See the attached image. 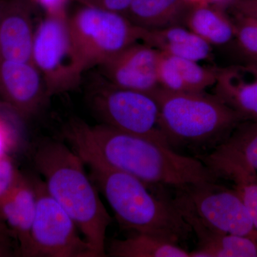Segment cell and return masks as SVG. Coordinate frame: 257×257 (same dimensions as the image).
<instances>
[{
	"label": "cell",
	"mask_w": 257,
	"mask_h": 257,
	"mask_svg": "<svg viewBox=\"0 0 257 257\" xmlns=\"http://www.w3.org/2000/svg\"><path fill=\"white\" fill-rule=\"evenodd\" d=\"M62 134L83 162H96L121 171L150 188H174L219 179L197 157L185 156L170 147L106 124L90 125L72 118Z\"/></svg>",
	"instance_id": "6da1fadb"
},
{
	"label": "cell",
	"mask_w": 257,
	"mask_h": 257,
	"mask_svg": "<svg viewBox=\"0 0 257 257\" xmlns=\"http://www.w3.org/2000/svg\"><path fill=\"white\" fill-rule=\"evenodd\" d=\"M32 159L47 192L73 219L96 257L106 256V230L113 219L81 157L62 142L45 139L34 147Z\"/></svg>",
	"instance_id": "7a4b0ae2"
},
{
	"label": "cell",
	"mask_w": 257,
	"mask_h": 257,
	"mask_svg": "<svg viewBox=\"0 0 257 257\" xmlns=\"http://www.w3.org/2000/svg\"><path fill=\"white\" fill-rule=\"evenodd\" d=\"M125 229L178 243L192 230L167 195L155 196L147 184L128 174L96 162H84Z\"/></svg>",
	"instance_id": "3957f363"
},
{
	"label": "cell",
	"mask_w": 257,
	"mask_h": 257,
	"mask_svg": "<svg viewBox=\"0 0 257 257\" xmlns=\"http://www.w3.org/2000/svg\"><path fill=\"white\" fill-rule=\"evenodd\" d=\"M153 94L160 106L161 130L174 150L187 148L197 152L196 155L207 153L243 121L216 96L162 87Z\"/></svg>",
	"instance_id": "277c9868"
},
{
	"label": "cell",
	"mask_w": 257,
	"mask_h": 257,
	"mask_svg": "<svg viewBox=\"0 0 257 257\" xmlns=\"http://www.w3.org/2000/svg\"><path fill=\"white\" fill-rule=\"evenodd\" d=\"M171 201L186 221L208 229L246 236L257 241V231L242 199L234 189L202 182L174 187Z\"/></svg>",
	"instance_id": "5b68a950"
},
{
	"label": "cell",
	"mask_w": 257,
	"mask_h": 257,
	"mask_svg": "<svg viewBox=\"0 0 257 257\" xmlns=\"http://www.w3.org/2000/svg\"><path fill=\"white\" fill-rule=\"evenodd\" d=\"M71 40L83 70L101 66L141 41L143 29L124 15L83 6L68 16Z\"/></svg>",
	"instance_id": "8992f818"
},
{
	"label": "cell",
	"mask_w": 257,
	"mask_h": 257,
	"mask_svg": "<svg viewBox=\"0 0 257 257\" xmlns=\"http://www.w3.org/2000/svg\"><path fill=\"white\" fill-rule=\"evenodd\" d=\"M101 124L170 147L160 126V106L153 94L102 83L89 96Z\"/></svg>",
	"instance_id": "52a82bcc"
},
{
	"label": "cell",
	"mask_w": 257,
	"mask_h": 257,
	"mask_svg": "<svg viewBox=\"0 0 257 257\" xmlns=\"http://www.w3.org/2000/svg\"><path fill=\"white\" fill-rule=\"evenodd\" d=\"M68 16H50L35 29L32 62L41 74L49 98L75 89L84 73L74 51Z\"/></svg>",
	"instance_id": "ba28073f"
},
{
	"label": "cell",
	"mask_w": 257,
	"mask_h": 257,
	"mask_svg": "<svg viewBox=\"0 0 257 257\" xmlns=\"http://www.w3.org/2000/svg\"><path fill=\"white\" fill-rule=\"evenodd\" d=\"M37 207L25 257H96L77 225L53 199L43 181L33 178Z\"/></svg>",
	"instance_id": "9c48e42d"
},
{
	"label": "cell",
	"mask_w": 257,
	"mask_h": 257,
	"mask_svg": "<svg viewBox=\"0 0 257 257\" xmlns=\"http://www.w3.org/2000/svg\"><path fill=\"white\" fill-rule=\"evenodd\" d=\"M41 74L32 62L0 58V104L17 117L28 119L48 99Z\"/></svg>",
	"instance_id": "30bf717a"
},
{
	"label": "cell",
	"mask_w": 257,
	"mask_h": 257,
	"mask_svg": "<svg viewBox=\"0 0 257 257\" xmlns=\"http://www.w3.org/2000/svg\"><path fill=\"white\" fill-rule=\"evenodd\" d=\"M160 51L138 42L99 66L106 82L116 87L153 94L160 88L157 78Z\"/></svg>",
	"instance_id": "8fae6325"
},
{
	"label": "cell",
	"mask_w": 257,
	"mask_h": 257,
	"mask_svg": "<svg viewBox=\"0 0 257 257\" xmlns=\"http://www.w3.org/2000/svg\"><path fill=\"white\" fill-rule=\"evenodd\" d=\"M32 0H3L0 17V58L32 62L35 29Z\"/></svg>",
	"instance_id": "7c38bea8"
},
{
	"label": "cell",
	"mask_w": 257,
	"mask_h": 257,
	"mask_svg": "<svg viewBox=\"0 0 257 257\" xmlns=\"http://www.w3.org/2000/svg\"><path fill=\"white\" fill-rule=\"evenodd\" d=\"M216 95L242 121H257V65H232L217 70Z\"/></svg>",
	"instance_id": "4fadbf2b"
},
{
	"label": "cell",
	"mask_w": 257,
	"mask_h": 257,
	"mask_svg": "<svg viewBox=\"0 0 257 257\" xmlns=\"http://www.w3.org/2000/svg\"><path fill=\"white\" fill-rule=\"evenodd\" d=\"M37 207V193L33 179L24 177L10 194L0 199L3 221L14 234L20 256L28 247Z\"/></svg>",
	"instance_id": "5bb4252c"
},
{
	"label": "cell",
	"mask_w": 257,
	"mask_h": 257,
	"mask_svg": "<svg viewBox=\"0 0 257 257\" xmlns=\"http://www.w3.org/2000/svg\"><path fill=\"white\" fill-rule=\"evenodd\" d=\"M195 157L209 169L221 164L234 163L257 171V121H241L220 145Z\"/></svg>",
	"instance_id": "9a60e30c"
},
{
	"label": "cell",
	"mask_w": 257,
	"mask_h": 257,
	"mask_svg": "<svg viewBox=\"0 0 257 257\" xmlns=\"http://www.w3.org/2000/svg\"><path fill=\"white\" fill-rule=\"evenodd\" d=\"M141 41L167 55L198 62L207 60L211 55L209 44L181 25L143 30Z\"/></svg>",
	"instance_id": "2e32d148"
},
{
	"label": "cell",
	"mask_w": 257,
	"mask_h": 257,
	"mask_svg": "<svg viewBox=\"0 0 257 257\" xmlns=\"http://www.w3.org/2000/svg\"><path fill=\"white\" fill-rule=\"evenodd\" d=\"M192 4L187 0H133L125 16L138 28L159 30L184 24Z\"/></svg>",
	"instance_id": "e0dca14e"
},
{
	"label": "cell",
	"mask_w": 257,
	"mask_h": 257,
	"mask_svg": "<svg viewBox=\"0 0 257 257\" xmlns=\"http://www.w3.org/2000/svg\"><path fill=\"white\" fill-rule=\"evenodd\" d=\"M187 223L198 239L190 257H257V241L251 238L219 232L194 221Z\"/></svg>",
	"instance_id": "ac0fdd59"
},
{
	"label": "cell",
	"mask_w": 257,
	"mask_h": 257,
	"mask_svg": "<svg viewBox=\"0 0 257 257\" xmlns=\"http://www.w3.org/2000/svg\"><path fill=\"white\" fill-rule=\"evenodd\" d=\"M184 25L211 46L226 45L234 38L232 19L209 3H192Z\"/></svg>",
	"instance_id": "d6986e66"
},
{
	"label": "cell",
	"mask_w": 257,
	"mask_h": 257,
	"mask_svg": "<svg viewBox=\"0 0 257 257\" xmlns=\"http://www.w3.org/2000/svg\"><path fill=\"white\" fill-rule=\"evenodd\" d=\"M113 257H190L178 243L152 234L135 233L125 239H113L106 249Z\"/></svg>",
	"instance_id": "ffe728a7"
},
{
	"label": "cell",
	"mask_w": 257,
	"mask_h": 257,
	"mask_svg": "<svg viewBox=\"0 0 257 257\" xmlns=\"http://www.w3.org/2000/svg\"><path fill=\"white\" fill-rule=\"evenodd\" d=\"M211 170L218 177L233 181L234 189L242 199L257 231V171L248 166L226 163L216 166Z\"/></svg>",
	"instance_id": "44dd1931"
},
{
	"label": "cell",
	"mask_w": 257,
	"mask_h": 257,
	"mask_svg": "<svg viewBox=\"0 0 257 257\" xmlns=\"http://www.w3.org/2000/svg\"><path fill=\"white\" fill-rule=\"evenodd\" d=\"M173 58L178 66L187 92H202L206 88L215 84L217 70L203 67L195 61Z\"/></svg>",
	"instance_id": "7402d4cb"
},
{
	"label": "cell",
	"mask_w": 257,
	"mask_h": 257,
	"mask_svg": "<svg viewBox=\"0 0 257 257\" xmlns=\"http://www.w3.org/2000/svg\"><path fill=\"white\" fill-rule=\"evenodd\" d=\"M232 20L234 38L239 48L257 60V19L236 13Z\"/></svg>",
	"instance_id": "603a6c76"
},
{
	"label": "cell",
	"mask_w": 257,
	"mask_h": 257,
	"mask_svg": "<svg viewBox=\"0 0 257 257\" xmlns=\"http://www.w3.org/2000/svg\"><path fill=\"white\" fill-rule=\"evenodd\" d=\"M157 78L160 87L172 92H187L178 66L173 57L160 52Z\"/></svg>",
	"instance_id": "cb8c5ba5"
},
{
	"label": "cell",
	"mask_w": 257,
	"mask_h": 257,
	"mask_svg": "<svg viewBox=\"0 0 257 257\" xmlns=\"http://www.w3.org/2000/svg\"><path fill=\"white\" fill-rule=\"evenodd\" d=\"M24 177L15 167L11 156L0 158V199L10 194Z\"/></svg>",
	"instance_id": "d4e9b609"
},
{
	"label": "cell",
	"mask_w": 257,
	"mask_h": 257,
	"mask_svg": "<svg viewBox=\"0 0 257 257\" xmlns=\"http://www.w3.org/2000/svg\"><path fill=\"white\" fill-rule=\"evenodd\" d=\"M20 143L16 126L5 115L0 113V158L11 156Z\"/></svg>",
	"instance_id": "484cf974"
},
{
	"label": "cell",
	"mask_w": 257,
	"mask_h": 257,
	"mask_svg": "<svg viewBox=\"0 0 257 257\" xmlns=\"http://www.w3.org/2000/svg\"><path fill=\"white\" fill-rule=\"evenodd\" d=\"M83 6L126 15L133 0H74Z\"/></svg>",
	"instance_id": "4316f807"
},
{
	"label": "cell",
	"mask_w": 257,
	"mask_h": 257,
	"mask_svg": "<svg viewBox=\"0 0 257 257\" xmlns=\"http://www.w3.org/2000/svg\"><path fill=\"white\" fill-rule=\"evenodd\" d=\"M20 256L18 241L5 221H0V257Z\"/></svg>",
	"instance_id": "83f0119b"
},
{
	"label": "cell",
	"mask_w": 257,
	"mask_h": 257,
	"mask_svg": "<svg viewBox=\"0 0 257 257\" xmlns=\"http://www.w3.org/2000/svg\"><path fill=\"white\" fill-rule=\"evenodd\" d=\"M45 10L47 15L67 17V8L69 0H32Z\"/></svg>",
	"instance_id": "f1b7e54d"
},
{
	"label": "cell",
	"mask_w": 257,
	"mask_h": 257,
	"mask_svg": "<svg viewBox=\"0 0 257 257\" xmlns=\"http://www.w3.org/2000/svg\"><path fill=\"white\" fill-rule=\"evenodd\" d=\"M231 5L235 13L257 19V0H234Z\"/></svg>",
	"instance_id": "f546056e"
},
{
	"label": "cell",
	"mask_w": 257,
	"mask_h": 257,
	"mask_svg": "<svg viewBox=\"0 0 257 257\" xmlns=\"http://www.w3.org/2000/svg\"><path fill=\"white\" fill-rule=\"evenodd\" d=\"M234 0H203L202 3H209L211 5H223L225 4H231Z\"/></svg>",
	"instance_id": "4dcf8cb0"
},
{
	"label": "cell",
	"mask_w": 257,
	"mask_h": 257,
	"mask_svg": "<svg viewBox=\"0 0 257 257\" xmlns=\"http://www.w3.org/2000/svg\"><path fill=\"white\" fill-rule=\"evenodd\" d=\"M187 2L190 3H202L203 0H187Z\"/></svg>",
	"instance_id": "1f68e13d"
},
{
	"label": "cell",
	"mask_w": 257,
	"mask_h": 257,
	"mask_svg": "<svg viewBox=\"0 0 257 257\" xmlns=\"http://www.w3.org/2000/svg\"><path fill=\"white\" fill-rule=\"evenodd\" d=\"M2 7H3V0H0V17H1Z\"/></svg>",
	"instance_id": "d6a6232c"
},
{
	"label": "cell",
	"mask_w": 257,
	"mask_h": 257,
	"mask_svg": "<svg viewBox=\"0 0 257 257\" xmlns=\"http://www.w3.org/2000/svg\"><path fill=\"white\" fill-rule=\"evenodd\" d=\"M0 221H3V217H2L1 213H0Z\"/></svg>",
	"instance_id": "836d02e7"
}]
</instances>
